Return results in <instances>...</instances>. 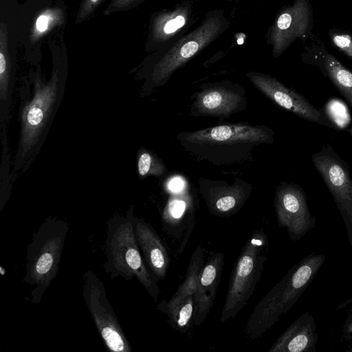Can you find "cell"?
I'll list each match as a JSON object with an SVG mask.
<instances>
[{"instance_id":"6da1fadb","label":"cell","mask_w":352,"mask_h":352,"mask_svg":"<svg viewBox=\"0 0 352 352\" xmlns=\"http://www.w3.org/2000/svg\"><path fill=\"white\" fill-rule=\"evenodd\" d=\"M325 259L324 255L311 253L287 271L254 307L245 329L250 339L261 336L292 307Z\"/></svg>"},{"instance_id":"7a4b0ae2","label":"cell","mask_w":352,"mask_h":352,"mask_svg":"<svg viewBox=\"0 0 352 352\" xmlns=\"http://www.w3.org/2000/svg\"><path fill=\"white\" fill-rule=\"evenodd\" d=\"M131 214L115 216L107 223L104 269L111 278L121 276L129 281L135 277L156 301L160 289L143 259Z\"/></svg>"},{"instance_id":"3957f363","label":"cell","mask_w":352,"mask_h":352,"mask_svg":"<svg viewBox=\"0 0 352 352\" xmlns=\"http://www.w3.org/2000/svg\"><path fill=\"white\" fill-rule=\"evenodd\" d=\"M68 223L56 218L47 219L34 234L28 246L25 273L22 280L32 287V301L39 303L56 276Z\"/></svg>"},{"instance_id":"277c9868","label":"cell","mask_w":352,"mask_h":352,"mask_svg":"<svg viewBox=\"0 0 352 352\" xmlns=\"http://www.w3.org/2000/svg\"><path fill=\"white\" fill-rule=\"evenodd\" d=\"M268 250L263 229L253 231L232 271L221 322L234 318L252 296L267 260Z\"/></svg>"},{"instance_id":"5b68a950","label":"cell","mask_w":352,"mask_h":352,"mask_svg":"<svg viewBox=\"0 0 352 352\" xmlns=\"http://www.w3.org/2000/svg\"><path fill=\"white\" fill-rule=\"evenodd\" d=\"M229 25L222 11H212L190 32L183 34L164 47L153 67L151 80L162 85L179 68L215 41Z\"/></svg>"},{"instance_id":"8992f818","label":"cell","mask_w":352,"mask_h":352,"mask_svg":"<svg viewBox=\"0 0 352 352\" xmlns=\"http://www.w3.org/2000/svg\"><path fill=\"white\" fill-rule=\"evenodd\" d=\"M82 278V296L106 346L113 352H131L132 349L107 299L103 283L90 270L85 272Z\"/></svg>"},{"instance_id":"52a82bcc","label":"cell","mask_w":352,"mask_h":352,"mask_svg":"<svg viewBox=\"0 0 352 352\" xmlns=\"http://www.w3.org/2000/svg\"><path fill=\"white\" fill-rule=\"evenodd\" d=\"M311 160L341 214L352 251V179L349 167L330 145L323 146L312 155Z\"/></svg>"},{"instance_id":"ba28073f","label":"cell","mask_w":352,"mask_h":352,"mask_svg":"<svg viewBox=\"0 0 352 352\" xmlns=\"http://www.w3.org/2000/svg\"><path fill=\"white\" fill-rule=\"evenodd\" d=\"M273 135V131L266 126L239 123L185 133L182 140L186 145L197 148L225 150L272 143Z\"/></svg>"},{"instance_id":"9c48e42d","label":"cell","mask_w":352,"mask_h":352,"mask_svg":"<svg viewBox=\"0 0 352 352\" xmlns=\"http://www.w3.org/2000/svg\"><path fill=\"white\" fill-rule=\"evenodd\" d=\"M274 205L278 224L286 228L291 240H300L315 227L316 218L311 214L305 191L299 185L280 184L276 190Z\"/></svg>"},{"instance_id":"30bf717a","label":"cell","mask_w":352,"mask_h":352,"mask_svg":"<svg viewBox=\"0 0 352 352\" xmlns=\"http://www.w3.org/2000/svg\"><path fill=\"white\" fill-rule=\"evenodd\" d=\"M247 76L256 88L279 107L302 119L333 128L322 109H316L294 89L265 74L250 72Z\"/></svg>"},{"instance_id":"8fae6325","label":"cell","mask_w":352,"mask_h":352,"mask_svg":"<svg viewBox=\"0 0 352 352\" xmlns=\"http://www.w3.org/2000/svg\"><path fill=\"white\" fill-rule=\"evenodd\" d=\"M311 24V10L307 0H296L283 10L268 32L272 55L278 58L296 39L307 36Z\"/></svg>"},{"instance_id":"7c38bea8","label":"cell","mask_w":352,"mask_h":352,"mask_svg":"<svg viewBox=\"0 0 352 352\" xmlns=\"http://www.w3.org/2000/svg\"><path fill=\"white\" fill-rule=\"evenodd\" d=\"M56 84L52 80L47 84L36 85L31 102L25 107L22 117L23 151L27 152L36 143L48 118L56 98Z\"/></svg>"},{"instance_id":"4fadbf2b","label":"cell","mask_w":352,"mask_h":352,"mask_svg":"<svg viewBox=\"0 0 352 352\" xmlns=\"http://www.w3.org/2000/svg\"><path fill=\"white\" fill-rule=\"evenodd\" d=\"M134 232L146 267L156 280L165 278L170 263L168 253L153 227L131 214Z\"/></svg>"},{"instance_id":"5bb4252c","label":"cell","mask_w":352,"mask_h":352,"mask_svg":"<svg viewBox=\"0 0 352 352\" xmlns=\"http://www.w3.org/2000/svg\"><path fill=\"white\" fill-rule=\"evenodd\" d=\"M245 102L239 91L226 85H213L197 94L192 112L195 115L228 117L239 111Z\"/></svg>"},{"instance_id":"9a60e30c","label":"cell","mask_w":352,"mask_h":352,"mask_svg":"<svg viewBox=\"0 0 352 352\" xmlns=\"http://www.w3.org/2000/svg\"><path fill=\"white\" fill-rule=\"evenodd\" d=\"M223 254L217 252L208 259L202 268L194 296L192 319L196 325L205 320L213 305L223 271Z\"/></svg>"},{"instance_id":"2e32d148","label":"cell","mask_w":352,"mask_h":352,"mask_svg":"<svg viewBox=\"0 0 352 352\" xmlns=\"http://www.w3.org/2000/svg\"><path fill=\"white\" fill-rule=\"evenodd\" d=\"M190 4L183 3L173 10L156 14L151 22V43L166 47L184 34L193 23Z\"/></svg>"},{"instance_id":"e0dca14e","label":"cell","mask_w":352,"mask_h":352,"mask_svg":"<svg viewBox=\"0 0 352 352\" xmlns=\"http://www.w3.org/2000/svg\"><path fill=\"white\" fill-rule=\"evenodd\" d=\"M318 333L308 311L292 322L272 344L269 352H315Z\"/></svg>"},{"instance_id":"ac0fdd59","label":"cell","mask_w":352,"mask_h":352,"mask_svg":"<svg viewBox=\"0 0 352 352\" xmlns=\"http://www.w3.org/2000/svg\"><path fill=\"white\" fill-rule=\"evenodd\" d=\"M308 63L319 67L352 107V72L326 52L317 55Z\"/></svg>"},{"instance_id":"d6986e66","label":"cell","mask_w":352,"mask_h":352,"mask_svg":"<svg viewBox=\"0 0 352 352\" xmlns=\"http://www.w3.org/2000/svg\"><path fill=\"white\" fill-rule=\"evenodd\" d=\"M204 197L211 213L219 217H227L236 212L243 206L248 196L242 189L229 188L214 190Z\"/></svg>"},{"instance_id":"ffe728a7","label":"cell","mask_w":352,"mask_h":352,"mask_svg":"<svg viewBox=\"0 0 352 352\" xmlns=\"http://www.w3.org/2000/svg\"><path fill=\"white\" fill-rule=\"evenodd\" d=\"M159 308L168 316L175 329L185 332L193 316L195 298L194 296L179 299L171 298L165 306L161 303Z\"/></svg>"},{"instance_id":"44dd1931","label":"cell","mask_w":352,"mask_h":352,"mask_svg":"<svg viewBox=\"0 0 352 352\" xmlns=\"http://www.w3.org/2000/svg\"><path fill=\"white\" fill-rule=\"evenodd\" d=\"M204 249L198 245L189 263L184 281L179 286L172 298L195 296L200 273L203 268Z\"/></svg>"},{"instance_id":"7402d4cb","label":"cell","mask_w":352,"mask_h":352,"mask_svg":"<svg viewBox=\"0 0 352 352\" xmlns=\"http://www.w3.org/2000/svg\"><path fill=\"white\" fill-rule=\"evenodd\" d=\"M8 28L4 23L0 28V87L1 99L6 100L11 78V58L8 47Z\"/></svg>"},{"instance_id":"603a6c76","label":"cell","mask_w":352,"mask_h":352,"mask_svg":"<svg viewBox=\"0 0 352 352\" xmlns=\"http://www.w3.org/2000/svg\"><path fill=\"white\" fill-rule=\"evenodd\" d=\"M63 14L59 9H47L37 16L31 33V40L38 41L56 25L61 24Z\"/></svg>"},{"instance_id":"cb8c5ba5","label":"cell","mask_w":352,"mask_h":352,"mask_svg":"<svg viewBox=\"0 0 352 352\" xmlns=\"http://www.w3.org/2000/svg\"><path fill=\"white\" fill-rule=\"evenodd\" d=\"M324 113L333 129L336 130H344L351 122V117L347 107L342 101L333 99L329 101L325 108Z\"/></svg>"},{"instance_id":"d4e9b609","label":"cell","mask_w":352,"mask_h":352,"mask_svg":"<svg viewBox=\"0 0 352 352\" xmlns=\"http://www.w3.org/2000/svg\"><path fill=\"white\" fill-rule=\"evenodd\" d=\"M138 172L141 176L163 174L165 166L157 158L147 152L142 153L138 160Z\"/></svg>"},{"instance_id":"484cf974","label":"cell","mask_w":352,"mask_h":352,"mask_svg":"<svg viewBox=\"0 0 352 352\" xmlns=\"http://www.w3.org/2000/svg\"><path fill=\"white\" fill-rule=\"evenodd\" d=\"M333 43L346 55L352 57V36L342 33L331 34Z\"/></svg>"},{"instance_id":"4316f807","label":"cell","mask_w":352,"mask_h":352,"mask_svg":"<svg viewBox=\"0 0 352 352\" xmlns=\"http://www.w3.org/2000/svg\"><path fill=\"white\" fill-rule=\"evenodd\" d=\"M104 0H84L76 16V23H79L88 18Z\"/></svg>"},{"instance_id":"83f0119b","label":"cell","mask_w":352,"mask_h":352,"mask_svg":"<svg viewBox=\"0 0 352 352\" xmlns=\"http://www.w3.org/2000/svg\"><path fill=\"white\" fill-rule=\"evenodd\" d=\"M144 0H112L104 14H109L113 12L128 10L138 6Z\"/></svg>"},{"instance_id":"f1b7e54d","label":"cell","mask_w":352,"mask_h":352,"mask_svg":"<svg viewBox=\"0 0 352 352\" xmlns=\"http://www.w3.org/2000/svg\"><path fill=\"white\" fill-rule=\"evenodd\" d=\"M186 204L181 200H175L168 206V211L175 218H179L185 210Z\"/></svg>"},{"instance_id":"f546056e","label":"cell","mask_w":352,"mask_h":352,"mask_svg":"<svg viewBox=\"0 0 352 352\" xmlns=\"http://www.w3.org/2000/svg\"><path fill=\"white\" fill-rule=\"evenodd\" d=\"M342 336L345 340H352V311L345 319L342 331Z\"/></svg>"},{"instance_id":"4dcf8cb0","label":"cell","mask_w":352,"mask_h":352,"mask_svg":"<svg viewBox=\"0 0 352 352\" xmlns=\"http://www.w3.org/2000/svg\"><path fill=\"white\" fill-rule=\"evenodd\" d=\"M184 187V182L180 178H174L168 183V188L174 192L181 190Z\"/></svg>"},{"instance_id":"1f68e13d","label":"cell","mask_w":352,"mask_h":352,"mask_svg":"<svg viewBox=\"0 0 352 352\" xmlns=\"http://www.w3.org/2000/svg\"><path fill=\"white\" fill-rule=\"evenodd\" d=\"M0 272L2 276H3L6 273V270L3 267H0Z\"/></svg>"},{"instance_id":"d6a6232c","label":"cell","mask_w":352,"mask_h":352,"mask_svg":"<svg viewBox=\"0 0 352 352\" xmlns=\"http://www.w3.org/2000/svg\"><path fill=\"white\" fill-rule=\"evenodd\" d=\"M348 131L351 136L352 137V124L351 125L350 128L348 129Z\"/></svg>"}]
</instances>
